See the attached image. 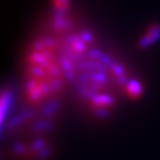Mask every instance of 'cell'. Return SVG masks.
Masks as SVG:
<instances>
[{"instance_id": "6da1fadb", "label": "cell", "mask_w": 160, "mask_h": 160, "mask_svg": "<svg viewBox=\"0 0 160 160\" xmlns=\"http://www.w3.org/2000/svg\"><path fill=\"white\" fill-rule=\"evenodd\" d=\"M158 36H159V30H158V28L156 27V26H153L151 29H149L147 32L145 33V36H143L141 41H140V45L141 46L150 45V43L153 42V41L157 39Z\"/></svg>"}, {"instance_id": "7a4b0ae2", "label": "cell", "mask_w": 160, "mask_h": 160, "mask_svg": "<svg viewBox=\"0 0 160 160\" xmlns=\"http://www.w3.org/2000/svg\"><path fill=\"white\" fill-rule=\"evenodd\" d=\"M52 1L56 9H59V10L67 9L68 6H69V1L68 0H52Z\"/></svg>"}]
</instances>
